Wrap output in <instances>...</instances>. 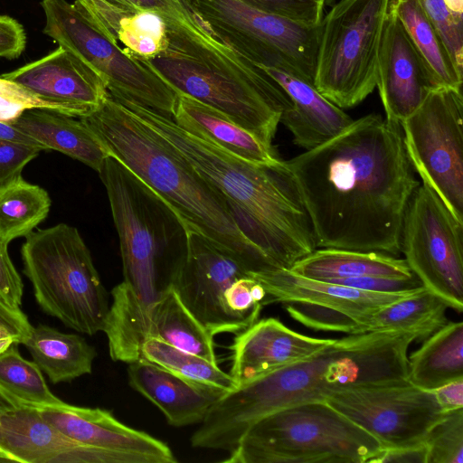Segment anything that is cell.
I'll return each mask as SVG.
<instances>
[{"instance_id":"46","label":"cell","mask_w":463,"mask_h":463,"mask_svg":"<svg viewBox=\"0 0 463 463\" xmlns=\"http://www.w3.org/2000/svg\"><path fill=\"white\" fill-rule=\"evenodd\" d=\"M431 392L443 411L463 408V378L451 381Z\"/></svg>"},{"instance_id":"13","label":"cell","mask_w":463,"mask_h":463,"mask_svg":"<svg viewBox=\"0 0 463 463\" xmlns=\"http://www.w3.org/2000/svg\"><path fill=\"white\" fill-rule=\"evenodd\" d=\"M401 252L425 288L463 310V222L421 183L411 195L401 232Z\"/></svg>"},{"instance_id":"19","label":"cell","mask_w":463,"mask_h":463,"mask_svg":"<svg viewBox=\"0 0 463 463\" xmlns=\"http://www.w3.org/2000/svg\"><path fill=\"white\" fill-rule=\"evenodd\" d=\"M36 408L47 422L79 444L123 454L133 463L177 461L164 441L122 423L107 410L64 402Z\"/></svg>"},{"instance_id":"11","label":"cell","mask_w":463,"mask_h":463,"mask_svg":"<svg viewBox=\"0 0 463 463\" xmlns=\"http://www.w3.org/2000/svg\"><path fill=\"white\" fill-rule=\"evenodd\" d=\"M43 33L78 56L105 82L109 94L135 99L172 118L177 94L146 61L130 56L66 0H42Z\"/></svg>"},{"instance_id":"39","label":"cell","mask_w":463,"mask_h":463,"mask_svg":"<svg viewBox=\"0 0 463 463\" xmlns=\"http://www.w3.org/2000/svg\"><path fill=\"white\" fill-rule=\"evenodd\" d=\"M258 10L307 25H318L326 0H238Z\"/></svg>"},{"instance_id":"3","label":"cell","mask_w":463,"mask_h":463,"mask_svg":"<svg viewBox=\"0 0 463 463\" xmlns=\"http://www.w3.org/2000/svg\"><path fill=\"white\" fill-rule=\"evenodd\" d=\"M161 136L224 197L246 238L273 269H289L317 249L311 219L283 160L255 165L233 156L135 99L113 96Z\"/></svg>"},{"instance_id":"5","label":"cell","mask_w":463,"mask_h":463,"mask_svg":"<svg viewBox=\"0 0 463 463\" xmlns=\"http://www.w3.org/2000/svg\"><path fill=\"white\" fill-rule=\"evenodd\" d=\"M166 50L146 61L176 93L208 105L269 146L290 101L259 66L224 43L168 33Z\"/></svg>"},{"instance_id":"10","label":"cell","mask_w":463,"mask_h":463,"mask_svg":"<svg viewBox=\"0 0 463 463\" xmlns=\"http://www.w3.org/2000/svg\"><path fill=\"white\" fill-rule=\"evenodd\" d=\"M214 34L258 66L274 67L314 83L320 34L307 25L238 0H192Z\"/></svg>"},{"instance_id":"15","label":"cell","mask_w":463,"mask_h":463,"mask_svg":"<svg viewBox=\"0 0 463 463\" xmlns=\"http://www.w3.org/2000/svg\"><path fill=\"white\" fill-rule=\"evenodd\" d=\"M326 402L385 449L420 444L444 411L431 391L408 380L337 392Z\"/></svg>"},{"instance_id":"8","label":"cell","mask_w":463,"mask_h":463,"mask_svg":"<svg viewBox=\"0 0 463 463\" xmlns=\"http://www.w3.org/2000/svg\"><path fill=\"white\" fill-rule=\"evenodd\" d=\"M21 254L39 307L78 333L103 330L109 297L79 231L66 223L37 229Z\"/></svg>"},{"instance_id":"41","label":"cell","mask_w":463,"mask_h":463,"mask_svg":"<svg viewBox=\"0 0 463 463\" xmlns=\"http://www.w3.org/2000/svg\"><path fill=\"white\" fill-rule=\"evenodd\" d=\"M40 151L33 146L0 138V186L21 176L24 167Z\"/></svg>"},{"instance_id":"42","label":"cell","mask_w":463,"mask_h":463,"mask_svg":"<svg viewBox=\"0 0 463 463\" xmlns=\"http://www.w3.org/2000/svg\"><path fill=\"white\" fill-rule=\"evenodd\" d=\"M32 328L20 307H12L0 299V354L13 345H23Z\"/></svg>"},{"instance_id":"24","label":"cell","mask_w":463,"mask_h":463,"mask_svg":"<svg viewBox=\"0 0 463 463\" xmlns=\"http://www.w3.org/2000/svg\"><path fill=\"white\" fill-rule=\"evenodd\" d=\"M74 5L100 33L136 59L149 61L168 46L167 24L154 11L130 9L107 0H74Z\"/></svg>"},{"instance_id":"21","label":"cell","mask_w":463,"mask_h":463,"mask_svg":"<svg viewBox=\"0 0 463 463\" xmlns=\"http://www.w3.org/2000/svg\"><path fill=\"white\" fill-rule=\"evenodd\" d=\"M249 274L261 284L266 292L262 306L272 303L301 302L340 311L359 320L358 334H361L362 326L372 313L417 291L369 292L302 277L288 269H270Z\"/></svg>"},{"instance_id":"35","label":"cell","mask_w":463,"mask_h":463,"mask_svg":"<svg viewBox=\"0 0 463 463\" xmlns=\"http://www.w3.org/2000/svg\"><path fill=\"white\" fill-rule=\"evenodd\" d=\"M18 345L0 354V387L24 405L43 407L61 404L46 384L42 370L24 359Z\"/></svg>"},{"instance_id":"29","label":"cell","mask_w":463,"mask_h":463,"mask_svg":"<svg viewBox=\"0 0 463 463\" xmlns=\"http://www.w3.org/2000/svg\"><path fill=\"white\" fill-rule=\"evenodd\" d=\"M23 345L53 384L90 373L97 356L95 348L81 335L46 325L33 326Z\"/></svg>"},{"instance_id":"38","label":"cell","mask_w":463,"mask_h":463,"mask_svg":"<svg viewBox=\"0 0 463 463\" xmlns=\"http://www.w3.org/2000/svg\"><path fill=\"white\" fill-rule=\"evenodd\" d=\"M283 306L293 319L308 328L348 335L358 334L359 320L351 315L301 302H287Z\"/></svg>"},{"instance_id":"14","label":"cell","mask_w":463,"mask_h":463,"mask_svg":"<svg viewBox=\"0 0 463 463\" xmlns=\"http://www.w3.org/2000/svg\"><path fill=\"white\" fill-rule=\"evenodd\" d=\"M111 296L102 331L112 360L127 364L140 360L143 344L154 338L217 364L214 336L186 308L173 286L146 306L120 283Z\"/></svg>"},{"instance_id":"23","label":"cell","mask_w":463,"mask_h":463,"mask_svg":"<svg viewBox=\"0 0 463 463\" xmlns=\"http://www.w3.org/2000/svg\"><path fill=\"white\" fill-rule=\"evenodd\" d=\"M127 372L129 385L174 427L201 423L213 404L227 393L200 387L145 360L128 364Z\"/></svg>"},{"instance_id":"37","label":"cell","mask_w":463,"mask_h":463,"mask_svg":"<svg viewBox=\"0 0 463 463\" xmlns=\"http://www.w3.org/2000/svg\"><path fill=\"white\" fill-rule=\"evenodd\" d=\"M426 463H463V408L444 411L423 439Z\"/></svg>"},{"instance_id":"34","label":"cell","mask_w":463,"mask_h":463,"mask_svg":"<svg viewBox=\"0 0 463 463\" xmlns=\"http://www.w3.org/2000/svg\"><path fill=\"white\" fill-rule=\"evenodd\" d=\"M140 360L156 364L200 387L229 392L238 387L235 381L214 364L158 339H147Z\"/></svg>"},{"instance_id":"26","label":"cell","mask_w":463,"mask_h":463,"mask_svg":"<svg viewBox=\"0 0 463 463\" xmlns=\"http://www.w3.org/2000/svg\"><path fill=\"white\" fill-rule=\"evenodd\" d=\"M80 445L47 422L36 407L0 411V456L5 462L52 463Z\"/></svg>"},{"instance_id":"43","label":"cell","mask_w":463,"mask_h":463,"mask_svg":"<svg viewBox=\"0 0 463 463\" xmlns=\"http://www.w3.org/2000/svg\"><path fill=\"white\" fill-rule=\"evenodd\" d=\"M7 248L8 245L0 241V299L12 307H20L24 284Z\"/></svg>"},{"instance_id":"49","label":"cell","mask_w":463,"mask_h":463,"mask_svg":"<svg viewBox=\"0 0 463 463\" xmlns=\"http://www.w3.org/2000/svg\"><path fill=\"white\" fill-rule=\"evenodd\" d=\"M448 9L454 14L463 17V0H442Z\"/></svg>"},{"instance_id":"27","label":"cell","mask_w":463,"mask_h":463,"mask_svg":"<svg viewBox=\"0 0 463 463\" xmlns=\"http://www.w3.org/2000/svg\"><path fill=\"white\" fill-rule=\"evenodd\" d=\"M14 128L33 138L45 150H56L99 171L109 155L94 133L80 118L59 112L32 109L14 122Z\"/></svg>"},{"instance_id":"40","label":"cell","mask_w":463,"mask_h":463,"mask_svg":"<svg viewBox=\"0 0 463 463\" xmlns=\"http://www.w3.org/2000/svg\"><path fill=\"white\" fill-rule=\"evenodd\" d=\"M32 109H48L71 116L65 109L41 100L20 85L0 76V121L11 124L24 111Z\"/></svg>"},{"instance_id":"36","label":"cell","mask_w":463,"mask_h":463,"mask_svg":"<svg viewBox=\"0 0 463 463\" xmlns=\"http://www.w3.org/2000/svg\"><path fill=\"white\" fill-rule=\"evenodd\" d=\"M110 3L159 14L168 32L207 43L222 42L195 9L192 0H107Z\"/></svg>"},{"instance_id":"47","label":"cell","mask_w":463,"mask_h":463,"mask_svg":"<svg viewBox=\"0 0 463 463\" xmlns=\"http://www.w3.org/2000/svg\"><path fill=\"white\" fill-rule=\"evenodd\" d=\"M0 138L33 146L45 150L39 142L14 128L12 124L0 121Z\"/></svg>"},{"instance_id":"4","label":"cell","mask_w":463,"mask_h":463,"mask_svg":"<svg viewBox=\"0 0 463 463\" xmlns=\"http://www.w3.org/2000/svg\"><path fill=\"white\" fill-rule=\"evenodd\" d=\"M108 154L157 194L196 232L234 252L250 272L272 269L246 238L222 194L161 136L110 94L80 117Z\"/></svg>"},{"instance_id":"18","label":"cell","mask_w":463,"mask_h":463,"mask_svg":"<svg viewBox=\"0 0 463 463\" xmlns=\"http://www.w3.org/2000/svg\"><path fill=\"white\" fill-rule=\"evenodd\" d=\"M376 87L385 118L398 125L419 108L430 90L437 89L391 4L378 50Z\"/></svg>"},{"instance_id":"25","label":"cell","mask_w":463,"mask_h":463,"mask_svg":"<svg viewBox=\"0 0 463 463\" xmlns=\"http://www.w3.org/2000/svg\"><path fill=\"white\" fill-rule=\"evenodd\" d=\"M172 118L187 131L249 163L265 165L280 160L273 146L217 109L188 96L177 94Z\"/></svg>"},{"instance_id":"28","label":"cell","mask_w":463,"mask_h":463,"mask_svg":"<svg viewBox=\"0 0 463 463\" xmlns=\"http://www.w3.org/2000/svg\"><path fill=\"white\" fill-rule=\"evenodd\" d=\"M308 279L328 281L362 277L408 279L416 276L404 259L379 251L316 249L289 269Z\"/></svg>"},{"instance_id":"22","label":"cell","mask_w":463,"mask_h":463,"mask_svg":"<svg viewBox=\"0 0 463 463\" xmlns=\"http://www.w3.org/2000/svg\"><path fill=\"white\" fill-rule=\"evenodd\" d=\"M258 66V65H257ZM287 94L290 107L281 116L293 143L312 149L346 129L354 119L326 99L314 83L274 67L259 66Z\"/></svg>"},{"instance_id":"44","label":"cell","mask_w":463,"mask_h":463,"mask_svg":"<svg viewBox=\"0 0 463 463\" xmlns=\"http://www.w3.org/2000/svg\"><path fill=\"white\" fill-rule=\"evenodd\" d=\"M26 35L23 25L8 15H0V58L14 60L25 49Z\"/></svg>"},{"instance_id":"9","label":"cell","mask_w":463,"mask_h":463,"mask_svg":"<svg viewBox=\"0 0 463 463\" xmlns=\"http://www.w3.org/2000/svg\"><path fill=\"white\" fill-rule=\"evenodd\" d=\"M391 0H340L324 14L314 85L338 108L364 101L376 87L377 57Z\"/></svg>"},{"instance_id":"17","label":"cell","mask_w":463,"mask_h":463,"mask_svg":"<svg viewBox=\"0 0 463 463\" xmlns=\"http://www.w3.org/2000/svg\"><path fill=\"white\" fill-rule=\"evenodd\" d=\"M41 100L65 109L80 118L99 109L109 90L89 65L62 46L43 58L1 75Z\"/></svg>"},{"instance_id":"1","label":"cell","mask_w":463,"mask_h":463,"mask_svg":"<svg viewBox=\"0 0 463 463\" xmlns=\"http://www.w3.org/2000/svg\"><path fill=\"white\" fill-rule=\"evenodd\" d=\"M285 162L308 212L317 248L401 252L405 211L420 184L401 125L371 113Z\"/></svg>"},{"instance_id":"6","label":"cell","mask_w":463,"mask_h":463,"mask_svg":"<svg viewBox=\"0 0 463 463\" xmlns=\"http://www.w3.org/2000/svg\"><path fill=\"white\" fill-rule=\"evenodd\" d=\"M119 239L128 292L148 305L173 285L187 251V231L174 211L115 157L98 171Z\"/></svg>"},{"instance_id":"16","label":"cell","mask_w":463,"mask_h":463,"mask_svg":"<svg viewBox=\"0 0 463 463\" xmlns=\"http://www.w3.org/2000/svg\"><path fill=\"white\" fill-rule=\"evenodd\" d=\"M250 271L234 252L187 232V251L173 287L192 315L214 336L243 330L225 302L228 288Z\"/></svg>"},{"instance_id":"50","label":"cell","mask_w":463,"mask_h":463,"mask_svg":"<svg viewBox=\"0 0 463 463\" xmlns=\"http://www.w3.org/2000/svg\"><path fill=\"white\" fill-rule=\"evenodd\" d=\"M335 3V0H326V6H332Z\"/></svg>"},{"instance_id":"20","label":"cell","mask_w":463,"mask_h":463,"mask_svg":"<svg viewBox=\"0 0 463 463\" xmlns=\"http://www.w3.org/2000/svg\"><path fill=\"white\" fill-rule=\"evenodd\" d=\"M332 341L297 333L274 317L257 320L230 346V375L240 386L304 359Z\"/></svg>"},{"instance_id":"30","label":"cell","mask_w":463,"mask_h":463,"mask_svg":"<svg viewBox=\"0 0 463 463\" xmlns=\"http://www.w3.org/2000/svg\"><path fill=\"white\" fill-rule=\"evenodd\" d=\"M463 378V323L449 322L408 356L407 380L432 391Z\"/></svg>"},{"instance_id":"48","label":"cell","mask_w":463,"mask_h":463,"mask_svg":"<svg viewBox=\"0 0 463 463\" xmlns=\"http://www.w3.org/2000/svg\"><path fill=\"white\" fill-rule=\"evenodd\" d=\"M21 406L24 404L0 387V411L14 410Z\"/></svg>"},{"instance_id":"33","label":"cell","mask_w":463,"mask_h":463,"mask_svg":"<svg viewBox=\"0 0 463 463\" xmlns=\"http://www.w3.org/2000/svg\"><path fill=\"white\" fill-rule=\"evenodd\" d=\"M52 201L42 187L22 175L0 186V241L26 237L47 217Z\"/></svg>"},{"instance_id":"45","label":"cell","mask_w":463,"mask_h":463,"mask_svg":"<svg viewBox=\"0 0 463 463\" xmlns=\"http://www.w3.org/2000/svg\"><path fill=\"white\" fill-rule=\"evenodd\" d=\"M427 450L422 443L397 449H383L381 454L374 459L373 463L385 462H420L426 463Z\"/></svg>"},{"instance_id":"7","label":"cell","mask_w":463,"mask_h":463,"mask_svg":"<svg viewBox=\"0 0 463 463\" xmlns=\"http://www.w3.org/2000/svg\"><path fill=\"white\" fill-rule=\"evenodd\" d=\"M383 448L326 402L290 405L253 423L228 463H373Z\"/></svg>"},{"instance_id":"2","label":"cell","mask_w":463,"mask_h":463,"mask_svg":"<svg viewBox=\"0 0 463 463\" xmlns=\"http://www.w3.org/2000/svg\"><path fill=\"white\" fill-rule=\"evenodd\" d=\"M411 333L348 335L307 357L238 386L209 409L191 437L194 448L231 450L250 426L279 409L326 402L345 390L407 380Z\"/></svg>"},{"instance_id":"12","label":"cell","mask_w":463,"mask_h":463,"mask_svg":"<svg viewBox=\"0 0 463 463\" xmlns=\"http://www.w3.org/2000/svg\"><path fill=\"white\" fill-rule=\"evenodd\" d=\"M408 157L428 184L463 222V98L461 90H430L401 124Z\"/></svg>"},{"instance_id":"32","label":"cell","mask_w":463,"mask_h":463,"mask_svg":"<svg viewBox=\"0 0 463 463\" xmlns=\"http://www.w3.org/2000/svg\"><path fill=\"white\" fill-rule=\"evenodd\" d=\"M391 7L424 60L437 88L461 90L463 72L453 62L420 1L391 0Z\"/></svg>"},{"instance_id":"31","label":"cell","mask_w":463,"mask_h":463,"mask_svg":"<svg viewBox=\"0 0 463 463\" xmlns=\"http://www.w3.org/2000/svg\"><path fill=\"white\" fill-rule=\"evenodd\" d=\"M449 307L443 298L422 288L372 313L362 326L361 334L406 332L424 341L448 323Z\"/></svg>"}]
</instances>
